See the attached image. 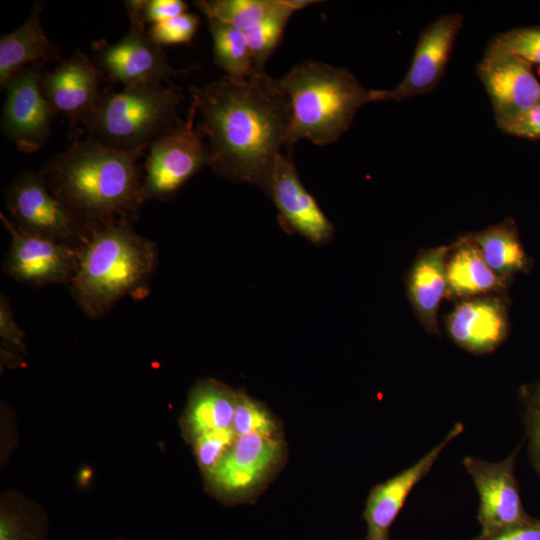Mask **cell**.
<instances>
[{"instance_id":"1","label":"cell","mask_w":540,"mask_h":540,"mask_svg":"<svg viewBox=\"0 0 540 540\" xmlns=\"http://www.w3.org/2000/svg\"><path fill=\"white\" fill-rule=\"evenodd\" d=\"M199 123L209 139V166L221 176L257 185L269 194L291 123L289 97L264 73L225 76L191 88Z\"/></svg>"},{"instance_id":"2","label":"cell","mask_w":540,"mask_h":540,"mask_svg":"<svg viewBox=\"0 0 540 540\" xmlns=\"http://www.w3.org/2000/svg\"><path fill=\"white\" fill-rule=\"evenodd\" d=\"M145 149H117L93 137L75 140L40 174L91 231L138 212L144 201L137 161Z\"/></svg>"},{"instance_id":"3","label":"cell","mask_w":540,"mask_h":540,"mask_svg":"<svg viewBox=\"0 0 540 540\" xmlns=\"http://www.w3.org/2000/svg\"><path fill=\"white\" fill-rule=\"evenodd\" d=\"M156 265V245L137 234L129 220L103 225L78 247L71 293L89 318H100L123 297L141 293Z\"/></svg>"},{"instance_id":"4","label":"cell","mask_w":540,"mask_h":540,"mask_svg":"<svg viewBox=\"0 0 540 540\" xmlns=\"http://www.w3.org/2000/svg\"><path fill=\"white\" fill-rule=\"evenodd\" d=\"M277 84L291 103L287 148L303 139L316 145L337 141L370 102V90L351 72L318 61L296 64Z\"/></svg>"},{"instance_id":"5","label":"cell","mask_w":540,"mask_h":540,"mask_svg":"<svg viewBox=\"0 0 540 540\" xmlns=\"http://www.w3.org/2000/svg\"><path fill=\"white\" fill-rule=\"evenodd\" d=\"M180 93L174 87L133 85L102 94L83 120L92 137L117 149L148 148L179 119Z\"/></svg>"},{"instance_id":"6","label":"cell","mask_w":540,"mask_h":540,"mask_svg":"<svg viewBox=\"0 0 540 540\" xmlns=\"http://www.w3.org/2000/svg\"><path fill=\"white\" fill-rule=\"evenodd\" d=\"M197 108L192 103L185 120L178 119L167 132L149 145L141 195L164 200L173 196L193 175L209 165L204 133L194 124Z\"/></svg>"},{"instance_id":"7","label":"cell","mask_w":540,"mask_h":540,"mask_svg":"<svg viewBox=\"0 0 540 540\" xmlns=\"http://www.w3.org/2000/svg\"><path fill=\"white\" fill-rule=\"evenodd\" d=\"M14 224L26 231L79 247L91 232L48 188L41 174L24 173L6 193Z\"/></svg>"},{"instance_id":"8","label":"cell","mask_w":540,"mask_h":540,"mask_svg":"<svg viewBox=\"0 0 540 540\" xmlns=\"http://www.w3.org/2000/svg\"><path fill=\"white\" fill-rule=\"evenodd\" d=\"M500 128L540 104L532 64L491 41L477 66Z\"/></svg>"},{"instance_id":"9","label":"cell","mask_w":540,"mask_h":540,"mask_svg":"<svg viewBox=\"0 0 540 540\" xmlns=\"http://www.w3.org/2000/svg\"><path fill=\"white\" fill-rule=\"evenodd\" d=\"M464 18L458 13L444 14L419 34L410 67L403 80L389 90H370V102H400L434 90L444 76Z\"/></svg>"},{"instance_id":"10","label":"cell","mask_w":540,"mask_h":540,"mask_svg":"<svg viewBox=\"0 0 540 540\" xmlns=\"http://www.w3.org/2000/svg\"><path fill=\"white\" fill-rule=\"evenodd\" d=\"M1 220L11 235L5 272L20 283L41 287L70 283L78 264V247L26 231L6 216Z\"/></svg>"},{"instance_id":"11","label":"cell","mask_w":540,"mask_h":540,"mask_svg":"<svg viewBox=\"0 0 540 540\" xmlns=\"http://www.w3.org/2000/svg\"><path fill=\"white\" fill-rule=\"evenodd\" d=\"M42 65L36 63L25 67L4 87L2 131L18 150L25 153L36 152L45 144L55 115L40 87Z\"/></svg>"},{"instance_id":"12","label":"cell","mask_w":540,"mask_h":540,"mask_svg":"<svg viewBox=\"0 0 540 540\" xmlns=\"http://www.w3.org/2000/svg\"><path fill=\"white\" fill-rule=\"evenodd\" d=\"M517 452L515 450L500 462L473 456L463 460L479 497L480 535L491 534L532 519L523 507L514 473Z\"/></svg>"},{"instance_id":"13","label":"cell","mask_w":540,"mask_h":540,"mask_svg":"<svg viewBox=\"0 0 540 540\" xmlns=\"http://www.w3.org/2000/svg\"><path fill=\"white\" fill-rule=\"evenodd\" d=\"M95 64L102 76L124 86H161L163 80L180 73L174 70L161 46L147 34V30L131 27L115 43H94Z\"/></svg>"},{"instance_id":"14","label":"cell","mask_w":540,"mask_h":540,"mask_svg":"<svg viewBox=\"0 0 540 540\" xmlns=\"http://www.w3.org/2000/svg\"><path fill=\"white\" fill-rule=\"evenodd\" d=\"M101 78L95 62L76 50L52 72H42L40 87L55 115L64 114L74 126L82 123L98 105L102 97Z\"/></svg>"},{"instance_id":"15","label":"cell","mask_w":540,"mask_h":540,"mask_svg":"<svg viewBox=\"0 0 540 540\" xmlns=\"http://www.w3.org/2000/svg\"><path fill=\"white\" fill-rule=\"evenodd\" d=\"M507 302L503 295H484L458 301L446 317L451 340L473 354L496 350L509 334Z\"/></svg>"},{"instance_id":"16","label":"cell","mask_w":540,"mask_h":540,"mask_svg":"<svg viewBox=\"0 0 540 540\" xmlns=\"http://www.w3.org/2000/svg\"><path fill=\"white\" fill-rule=\"evenodd\" d=\"M281 454L282 442L277 436L249 433L236 438L208 477L222 493L244 494L266 477Z\"/></svg>"},{"instance_id":"17","label":"cell","mask_w":540,"mask_h":540,"mask_svg":"<svg viewBox=\"0 0 540 540\" xmlns=\"http://www.w3.org/2000/svg\"><path fill=\"white\" fill-rule=\"evenodd\" d=\"M464 430L456 423L448 434L423 457L396 476L376 485L370 492L364 510L366 540H386L389 528L415 485L430 471L447 445Z\"/></svg>"},{"instance_id":"18","label":"cell","mask_w":540,"mask_h":540,"mask_svg":"<svg viewBox=\"0 0 540 540\" xmlns=\"http://www.w3.org/2000/svg\"><path fill=\"white\" fill-rule=\"evenodd\" d=\"M269 195L283 220L314 243L327 240L333 226L299 179L290 156L281 155L272 177Z\"/></svg>"},{"instance_id":"19","label":"cell","mask_w":540,"mask_h":540,"mask_svg":"<svg viewBox=\"0 0 540 540\" xmlns=\"http://www.w3.org/2000/svg\"><path fill=\"white\" fill-rule=\"evenodd\" d=\"M450 247L422 250L406 276L407 296L414 313L429 334H439L437 312L447 293L446 262Z\"/></svg>"},{"instance_id":"20","label":"cell","mask_w":540,"mask_h":540,"mask_svg":"<svg viewBox=\"0 0 540 540\" xmlns=\"http://www.w3.org/2000/svg\"><path fill=\"white\" fill-rule=\"evenodd\" d=\"M446 298L461 301L484 295H503L510 281L497 276L468 235L450 246L446 262Z\"/></svg>"},{"instance_id":"21","label":"cell","mask_w":540,"mask_h":540,"mask_svg":"<svg viewBox=\"0 0 540 540\" xmlns=\"http://www.w3.org/2000/svg\"><path fill=\"white\" fill-rule=\"evenodd\" d=\"M42 3L37 1L25 22L14 31L0 37V86L25 67L61 60L60 47L53 44L41 26Z\"/></svg>"},{"instance_id":"22","label":"cell","mask_w":540,"mask_h":540,"mask_svg":"<svg viewBox=\"0 0 540 540\" xmlns=\"http://www.w3.org/2000/svg\"><path fill=\"white\" fill-rule=\"evenodd\" d=\"M479 247L486 263L502 279L510 281L517 274L533 269V259L527 254L518 227L512 219L468 235Z\"/></svg>"},{"instance_id":"23","label":"cell","mask_w":540,"mask_h":540,"mask_svg":"<svg viewBox=\"0 0 540 540\" xmlns=\"http://www.w3.org/2000/svg\"><path fill=\"white\" fill-rule=\"evenodd\" d=\"M237 392L215 382L204 381L192 391L186 424L192 439L233 429Z\"/></svg>"},{"instance_id":"24","label":"cell","mask_w":540,"mask_h":540,"mask_svg":"<svg viewBox=\"0 0 540 540\" xmlns=\"http://www.w3.org/2000/svg\"><path fill=\"white\" fill-rule=\"evenodd\" d=\"M213 43L215 64L236 79L249 78L256 73L245 32L215 18H207Z\"/></svg>"},{"instance_id":"25","label":"cell","mask_w":540,"mask_h":540,"mask_svg":"<svg viewBox=\"0 0 540 540\" xmlns=\"http://www.w3.org/2000/svg\"><path fill=\"white\" fill-rule=\"evenodd\" d=\"M195 6L207 18H215L248 32L280 12L283 0H199Z\"/></svg>"},{"instance_id":"26","label":"cell","mask_w":540,"mask_h":540,"mask_svg":"<svg viewBox=\"0 0 540 540\" xmlns=\"http://www.w3.org/2000/svg\"><path fill=\"white\" fill-rule=\"evenodd\" d=\"M294 12L296 11L285 3L280 12L245 33L256 73L265 72V64L280 44L286 25Z\"/></svg>"},{"instance_id":"27","label":"cell","mask_w":540,"mask_h":540,"mask_svg":"<svg viewBox=\"0 0 540 540\" xmlns=\"http://www.w3.org/2000/svg\"><path fill=\"white\" fill-rule=\"evenodd\" d=\"M233 431L236 438L249 433L277 436V425L268 410L259 402L237 392Z\"/></svg>"},{"instance_id":"28","label":"cell","mask_w":540,"mask_h":540,"mask_svg":"<svg viewBox=\"0 0 540 540\" xmlns=\"http://www.w3.org/2000/svg\"><path fill=\"white\" fill-rule=\"evenodd\" d=\"M530 462L540 476V377L520 388Z\"/></svg>"},{"instance_id":"29","label":"cell","mask_w":540,"mask_h":540,"mask_svg":"<svg viewBox=\"0 0 540 540\" xmlns=\"http://www.w3.org/2000/svg\"><path fill=\"white\" fill-rule=\"evenodd\" d=\"M124 4L131 27L139 29L187 12V4L182 0H128Z\"/></svg>"},{"instance_id":"30","label":"cell","mask_w":540,"mask_h":540,"mask_svg":"<svg viewBox=\"0 0 540 540\" xmlns=\"http://www.w3.org/2000/svg\"><path fill=\"white\" fill-rule=\"evenodd\" d=\"M492 41L530 64L540 65V26L514 28Z\"/></svg>"},{"instance_id":"31","label":"cell","mask_w":540,"mask_h":540,"mask_svg":"<svg viewBox=\"0 0 540 540\" xmlns=\"http://www.w3.org/2000/svg\"><path fill=\"white\" fill-rule=\"evenodd\" d=\"M199 20L197 15L186 12L169 20L150 25L147 34L161 47L188 43L198 29Z\"/></svg>"},{"instance_id":"32","label":"cell","mask_w":540,"mask_h":540,"mask_svg":"<svg viewBox=\"0 0 540 540\" xmlns=\"http://www.w3.org/2000/svg\"><path fill=\"white\" fill-rule=\"evenodd\" d=\"M235 440L233 429L207 433L194 439L198 463L207 476L220 463Z\"/></svg>"},{"instance_id":"33","label":"cell","mask_w":540,"mask_h":540,"mask_svg":"<svg viewBox=\"0 0 540 540\" xmlns=\"http://www.w3.org/2000/svg\"><path fill=\"white\" fill-rule=\"evenodd\" d=\"M36 523L25 520L22 515L3 510L0 521V540H39Z\"/></svg>"},{"instance_id":"34","label":"cell","mask_w":540,"mask_h":540,"mask_svg":"<svg viewBox=\"0 0 540 540\" xmlns=\"http://www.w3.org/2000/svg\"><path fill=\"white\" fill-rule=\"evenodd\" d=\"M500 130L520 138L540 139V104L522 116L501 126Z\"/></svg>"},{"instance_id":"35","label":"cell","mask_w":540,"mask_h":540,"mask_svg":"<svg viewBox=\"0 0 540 540\" xmlns=\"http://www.w3.org/2000/svg\"><path fill=\"white\" fill-rule=\"evenodd\" d=\"M474 540H540V520L532 518Z\"/></svg>"},{"instance_id":"36","label":"cell","mask_w":540,"mask_h":540,"mask_svg":"<svg viewBox=\"0 0 540 540\" xmlns=\"http://www.w3.org/2000/svg\"><path fill=\"white\" fill-rule=\"evenodd\" d=\"M0 335L2 341L23 348L25 334L16 323L9 301L3 294L0 299Z\"/></svg>"},{"instance_id":"37","label":"cell","mask_w":540,"mask_h":540,"mask_svg":"<svg viewBox=\"0 0 540 540\" xmlns=\"http://www.w3.org/2000/svg\"><path fill=\"white\" fill-rule=\"evenodd\" d=\"M285 3L290 6L293 10L298 11L309 5L318 3L319 1L315 0H284Z\"/></svg>"},{"instance_id":"38","label":"cell","mask_w":540,"mask_h":540,"mask_svg":"<svg viewBox=\"0 0 540 540\" xmlns=\"http://www.w3.org/2000/svg\"><path fill=\"white\" fill-rule=\"evenodd\" d=\"M386 540H388V539H386Z\"/></svg>"}]
</instances>
